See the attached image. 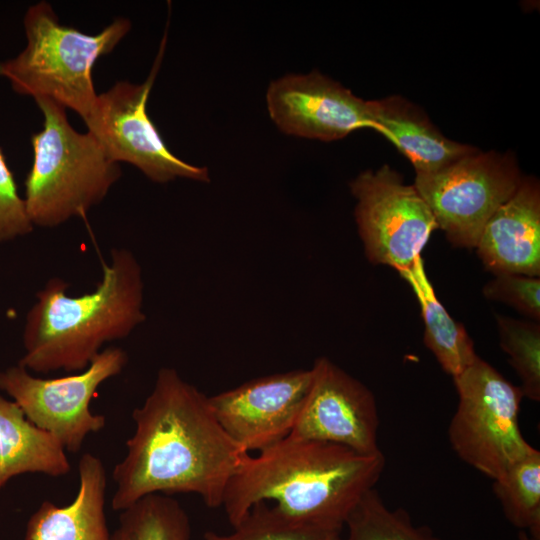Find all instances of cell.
I'll use <instances>...</instances> for the list:
<instances>
[{
	"instance_id": "cell-6",
	"label": "cell",
	"mask_w": 540,
	"mask_h": 540,
	"mask_svg": "<svg viewBox=\"0 0 540 540\" xmlns=\"http://www.w3.org/2000/svg\"><path fill=\"white\" fill-rule=\"evenodd\" d=\"M453 380L459 401L450 445L466 464L497 480L534 449L519 427L523 393L479 356Z\"/></svg>"
},
{
	"instance_id": "cell-21",
	"label": "cell",
	"mask_w": 540,
	"mask_h": 540,
	"mask_svg": "<svg viewBox=\"0 0 540 540\" xmlns=\"http://www.w3.org/2000/svg\"><path fill=\"white\" fill-rule=\"evenodd\" d=\"M344 526L346 540H443L430 528L414 525L403 508H388L375 488L361 497Z\"/></svg>"
},
{
	"instance_id": "cell-7",
	"label": "cell",
	"mask_w": 540,
	"mask_h": 540,
	"mask_svg": "<svg viewBox=\"0 0 540 540\" xmlns=\"http://www.w3.org/2000/svg\"><path fill=\"white\" fill-rule=\"evenodd\" d=\"M522 179L513 156L478 150L435 172L416 174L413 185L449 242L475 248L487 221Z\"/></svg>"
},
{
	"instance_id": "cell-26",
	"label": "cell",
	"mask_w": 540,
	"mask_h": 540,
	"mask_svg": "<svg viewBox=\"0 0 540 540\" xmlns=\"http://www.w3.org/2000/svg\"><path fill=\"white\" fill-rule=\"evenodd\" d=\"M326 540H346V539L341 538L340 532H334L330 534Z\"/></svg>"
},
{
	"instance_id": "cell-16",
	"label": "cell",
	"mask_w": 540,
	"mask_h": 540,
	"mask_svg": "<svg viewBox=\"0 0 540 540\" xmlns=\"http://www.w3.org/2000/svg\"><path fill=\"white\" fill-rule=\"evenodd\" d=\"M79 487L71 503L43 501L30 516L25 540H111L106 515V471L102 460L84 453L78 463Z\"/></svg>"
},
{
	"instance_id": "cell-15",
	"label": "cell",
	"mask_w": 540,
	"mask_h": 540,
	"mask_svg": "<svg viewBox=\"0 0 540 540\" xmlns=\"http://www.w3.org/2000/svg\"><path fill=\"white\" fill-rule=\"evenodd\" d=\"M371 128L411 162L416 174L440 170L479 149L445 137L422 109L401 96L369 100Z\"/></svg>"
},
{
	"instance_id": "cell-3",
	"label": "cell",
	"mask_w": 540,
	"mask_h": 540,
	"mask_svg": "<svg viewBox=\"0 0 540 540\" xmlns=\"http://www.w3.org/2000/svg\"><path fill=\"white\" fill-rule=\"evenodd\" d=\"M68 288L49 279L26 314L18 364L30 372H80L104 344L126 338L146 319L142 268L128 249L111 251L93 291L71 296Z\"/></svg>"
},
{
	"instance_id": "cell-22",
	"label": "cell",
	"mask_w": 540,
	"mask_h": 540,
	"mask_svg": "<svg viewBox=\"0 0 540 540\" xmlns=\"http://www.w3.org/2000/svg\"><path fill=\"white\" fill-rule=\"evenodd\" d=\"M334 532L288 517L266 504L251 508L229 534L204 533V540H326Z\"/></svg>"
},
{
	"instance_id": "cell-12",
	"label": "cell",
	"mask_w": 540,
	"mask_h": 540,
	"mask_svg": "<svg viewBox=\"0 0 540 540\" xmlns=\"http://www.w3.org/2000/svg\"><path fill=\"white\" fill-rule=\"evenodd\" d=\"M311 381V369L275 373L210 396L208 401L225 432L252 454L289 436Z\"/></svg>"
},
{
	"instance_id": "cell-2",
	"label": "cell",
	"mask_w": 540,
	"mask_h": 540,
	"mask_svg": "<svg viewBox=\"0 0 540 540\" xmlns=\"http://www.w3.org/2000/svg\"><path fill=\"white\" fill-rule=\"evenodd\" d=\"M385 456L290 436L245 454L222 506L234 527L266 504L298 521L341 531L361 497L378 482Z\"/></svg>"
},
{
	"instance_id": "cell-23",
	"label": "cell",
	"mask_w": 540,
	"mask_h": 540,
	"mask_svg": "<svg viewBox=\"0 0 540 540\" xmlns=\"http://www.w3.org/2000/svg\"><path fill=\"white\" fill-rule=\"evenodd\" d=\"M500 346L508 355L511 366L521 380L524 397L540 400V326L535 321H523L496 316Z\"/></svg>"
},
{
	"instance_id": "cell-20",
	"label": "cell",
	"mask_w": 540,
	"mask_h": 540,
	"mask_svg": "<svg viewBox=\"0 0 540 540\" xmlns=\"http://www.w3.org/2000/svg\"><path fill=\"white\" fill-rule=\"evenodd\" d=\"M493 491L506 519L540 539V452L534 448L502 477L494 480Z\"/></svg>"
},
{
	"instance_id": "cell-18",
	"label": "cell",
	"mask_w": 540,
	"mask_h": 540,
	"mask_svg": "<svg viewBox=\"0 0 540 540\" xmlns=\"http://www.w3.org/2000/svg\"><path fill=\"white\" fill-rule=\"evenodd\" d=\"M398 272L411 286L420 304L425 346L447 374L459 375L478 357L465 327L456 322L437 299L421 256L409 268Z\"/></svg>"
},
{
	"instance_id": "cell-1",
	"label": "cell",
	"mask_w": 540,
	"mask_h": 540,
	"mask_svg": "<svg viewBox=\"0 0 540 540\" xmlns=\"http://www.w3.org/2000/svg\"><path fill=\"white\" fill-rule=\"evenodd\" d=\"M134 434L115 465L114 511L150 494H196L222 506L227 486L247 454L214 416L208 396L170 367L161 368L144 403L133 410Z\"/></svg>"
},
{
	"instance_id": "cell-8",
	"label": "cell",
	"mask_w": 540,
	"mask_h": 540,
	"mask_svg": "<svg viewBox=\"0 0 540 540\" xmlns=\"http://www.w3.org/2000/svg\"><path fill=\"white\" fill-rule=\"evenodd\" d=\"M127 362L125 350L109 347L86 369L49 379L34 376L17 364L0 371V390L19 405L27 419L53 434L66 451L78 452L89 434L106 425L105 417L90 408L97 389L119 375Z\"/></svg>"
},
{
	"instance_id": "cell-24",
	"label": "cell",
	"mask_w": 540,
	"mask_h": 540,
	"mask_svg": "<svg viewBox=\"0 0 540 540\" xmlns=\"http://www.w3.org/2000/svg\"><path fill=\"white\" fill-rule=\"evenodd\" d=\"M484 296L512 306L533 321L540 320V278L497 274L483 288Z\"/></svg>"
},
{
	"instance_id": "cell-13",
	"label": "cell",
	"mask_w": 540,
	"mask_h": 540,
	"mask_svg": "<svg viewBox=\"0 0 540 540\" xmlns=\"http://www.w3.org/2000/svg\"><path fill=\"white\" fill-rule=\"evenodd\" d=\"M266 103L275 125L288 135L329 142L371 128L369 100L317 71L272 81Z\"/></svg>"
},
{
	"instance_id": "cell-17",
	"label": "cell",
	"mask_w": 540,
	"mask_h": 540,
	"mask_svg": "<svg viewBox=\"0 0 540 540\" xmlns=\"http://www.w3.org/2000/svg\"><path fill=\"white\" fill-rule=\"evenodd\" d=\"M70 471L62 443L27 419L16 402L0 395V491L21 474L60 477Z\"/></svg>"
},
{
	"instance_id": "cell-9",
	"label": "cell",
	"mask_w": 540,
	"mask_h": 540,
	"mask_svg": "<svg viewBox=\"0 0 540 540\" xmlns=\"http://www.w3.org/2000/svg\"><path fill=\"white\" fill-rule=\"evenodd\" d=\"M165 44L166 36L143 83H115L98 94L92 111L83 121L111 160L137 167L153 182L167 183L177 178L209 182L207 168L189 164L169 150L147 113Z\"/></svg>"
},
{
	"instance_id": "cell-10",
	"label": "cell",
	"mask_w": 540,
	"mask_h": 540,
	"mask_svg": "<svg viewBox=\"0 0 540 540\" xmlns=\"http://www.w3.org/2000/svg\"><path fill=\"white\" fill-rule=\"evenodd\" d=\"M350 190L357 200L355 219L368 260L397 271L409 268L438 228L414 185L404 184L385 164L360 173Z\"/></svg>"
},
{
	"instance_id": "cell-14",
	"label": "cell",
	"mask_w": 540,
	"mask_h": 540,
	"mask_svg": "<svg viewBox=\"0 0 540 540\" xmlns=\"http://www.w3.org/2000/svg\"><path fill=\"white\" fill-rule=\"evenodd\" d=\"M479 258L493 274L540 276V187L523 177L514 194L487 221L477 241Z\"/></svg>"
},
{
	"instance_id": "cell-25",
	"label": "cell",
	"mask_w": 540,
	"mask_h": 540,
	"mask_svg": "<svg viewBox=\"0 0 540 540\" xmlns=\"http://www.w3.org/2000/svg\"><path fill=\"white\" fill-rule=\"evenodd\" d=\"M34 226L0 148V244L28 235Z\"/></svg>"
},
{
	"instance_id": "cell-11",
	"label": "cell",
	"mask_w": 540,
	"mask_h": 540,
	"mask_svg": "<svg viewBox=\"0 0 540 540\" xmlns=\"http://www.w3.org/2000/svg\"><path fill=\"white\" fill-rule=\"evenodd\" d=\"M312 381L290 437L328 442L361 454L380 452L373 393L326 357L311 368Z\"/></svg>"
},
{
	"instance_id": "cell-5",
	"label": "cell",
	"mask_w": 540,
	"mask_h": 540,
	"mask_svg": "<svg viewBox=\"0 0 540 540\" xmlns=\"http://www.w3.org/2000/svg\"><path fill=\"white\" fill-rule=\"evenodd\" d=\"M23 24L25 48L0 61V77L20 95L52 99L85 119L98 96L94 65L130 31V20L116 18L101 32L86 34L61 24L52 6L40 1L27 9Z\"/></svg>"
},
{
	"instance_id": "cell-4",
	"label": "cell",
	"mask_w": 540,
	"mask_h": 540,
	"mask_svg": "<svg viewBox=\"0 0 540 540\" xmlns=\"http://www.w3.org/2000/svg\"><path fill=\"white\" fill-rule=\"evenodd\" d=\"M43 128L31 137L33 162L23 197L33 226L57 227L85 217L121 176L95 137L70 124L66 108L49 98H36Z\"/></svg>"
},
{
	"instance_id": "cell-19",
	"label": "cell",
	"mask_w": 540,
	"mask_h": 540,
	"mask_svg": "<svg viewBox=\"0 0 540 540\" xmlns=\"http://www.w3.org/2000/svg\"><path fill=\"white\" fill-rule=\"evenodd\" d=\"M111 540H191L190 520L172 496L150 494L121 511Z\"/></svg>"
}]
</instances>
